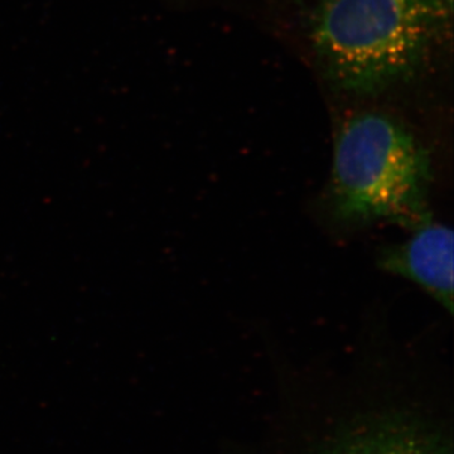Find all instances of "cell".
<instances>
[{"instance_id": "1", "label": "cell", "mask_w": 454, "mask_h": 454, "mask_svg": "<svg viewBox=\"0 0 454 454\" xmlns=\"http://www.w3.org/2000/svg\"><path fill=\"white\" fill-rule=\"evenodd\" d=\"M452 25L434 0H309L307 35L333 88L376 97L423 70Z\"/></svg>"}, {"instance_id": "2", "label": "cell", "mask_w": 454, "mask_h": 454, "mask_svg": "<svg viewBox=\"0 0 454 454\" xmlns=\"http://www.w3.org/2000/svg\"><path fill=\"white\" fill-rule=\"evenodd\" d=\"M432 160L404 122L379 110L349 115L334 137L328 205L337 223H397L430 217Z\"/></svg>"}, {"instance_id": "3", "label": "cell", "mask_w": 454, "mask_h": 454, "mask_svg": "<svg viewBox=\"0 0 454 454\" xmlns=\"http://www.w3.org/2000/svg\"><path fill=\"white\" fill-rule=\"evenodd\" d=\"M331 414L297 454H452L446 420L426 404L351 403Z\"/></svg>"}, {"instance_id": "4", "label": "cell", "mask_w": 454, "mask_h": 454, "mask_svg": "<svg viewBox=\"0 0 454 454\" xmlns=\"http://www.w3.org/2000/svg\"><path fill=\"white\" fill-rule=\"evenodd\" d=\"M413 230L404 243L390 245L379 253V267L417 284L452 315V229L428 217Z\"/></svg>"}]
</instances>
